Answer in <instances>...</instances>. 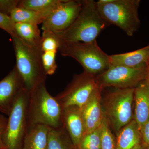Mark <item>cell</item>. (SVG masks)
Here are the masks:
<instances>
[{
    "label": "cell",
    "mask_w": 149,
    "mask_h": 149,
    "mask_svg": "<svg viewBox=\"0 0 149 149\" xmlns=\"http://www.w3.org/2000/svg\"><path fill=\"white\" fill-rule=\"evenodd\" d=\"M109 25L99 13L96 2L84 0L82 10L72 24L64 31L54 34L59 42H91L96 41Z\"/></svg>",
    "instance_id": "1"
},
{
    "label": "cell",
    "mask_w": 149,
    "mask_h": 149,
    "mask_svg": "<svg viewBox=\"0 0 149 149\" xmlns=\"http://www.w3.org/2000/svg\"><path fill=\"white\" fill-rule=\"evenodd\" d=\"M62 111L58 102L47 90L46 82L40 83L29 92L27 132L38 124L47 125L51 128L61 127Z\"/></svg>",
    "instance_id": "2"
},
{
    "label": "cell",
    "mask_w": 149,
    "mask_h": 149,
    "mask_svg": "<svg viewBox=\"0 0 149 149\" xmlns=\"http://www.w3.org/2000/svg\"><path fill=\"white\" fill-rule=\"evenodd\" d=\"M11 37L16 58L15 67L23 88L30 92L38 84L46 81L47 74L41 59L42 53L29 45L17 34Z\"/></svg>",
    "instance_id": "3"
},
{
    "label": "cell",
    "mask_w": 149,
    "mask_h": 149,
    "mask_svg": "<svg viewBox=\"0 0 149 149\" xmlns=\"http://www.w3.org/2000/svg\"><path fill=\"white\" fill-rule=\"evenodd\" d=\"M140 2V0H100L96 4L101 16L108 24L115 25L128 36H132L141 24Z\"/></svg>",
    "instance_id": "4"
},
{
    "label": "cell",
    "mask_w": 149,
    "mask_h": 149,
    "mask_svg": "<svg viewBox=\"0 0 149 149\" xmlns=\"http://www.w3.org/2000/svg\"><path fill=\"white\" fill-rule=\"evenodd\" d=\"M58 51L63 56L77 61L84 71L97 76L111 66L109 55L102 50L97 40L91 42H59Z\"/></svg>",
    "instance_id": "5"
},
{
    "label": "cell",
    "mask_w": 149,
    "mask_h": 149,
    "mask_svg": "<svg viewBox=\"0 0 149 149\" xmlns=\"http://www.w3.org/2000/svg\"><path fill=\"white\" fill-rule=\"evenodd\" d=\"M135 88H116L104 100L102 105L104 116L117 135L133 119Z\"/></svg>",
    "instance_id": "6"
},
{
    "label": "cell",
    "mask_w": 149,
    "mask_h": 149,
    "mask_svg": "<svg viewBox=\"0 0 149 149\" xmlns=\"http://www.w3.org/2000/svg\"><path fill=\"white\" fill-rule=\"evenodd\" d=\"M29 91L22 88L19 93L8 115L3 136L6 149H21L27 133Z\"/></svg>",
    "instance_id": "7"
},
{
    "label": "cell",
    "mask_w": 149,
    "mask_h": 149,
    "mask_svg": "<svg viewBox=\"0 0 149 149\" xmlns=\"http://www.w3.org/2000/svg\"><path fill=\"white\" fill-rule=\"evenodd\" d=\"M98 87L95 76L84 71L75 75L64 91L55 98L62 109L72 106L82 108Z\"/></svg>",
    "instance_id": "8"
},
{
    "label": "cell",
    "mask_w": 149,
    "mask_h": 149,
    "mask_svg": "<svg viewBox=\"0 0 149 149\" xmlns=\"http://www.w3.org/2000/svg\"><path fill=\"white\" fill-rule=\"evenodd\" d=\"M146 65L130 68L111 65L106 70L95 76L96 80L102 89L108 87L134 88L145 80Z\"/></svg>",
    "instance_id": "9"
},
{
    "label": "cell",
    "mask_w": 149,
    "mask_h": 149,
    "mask_svg": "<svg viewBox=\"0 0 149 149\" xmlns=\"http://www.w3.org/2000/svg\"><path fill=\"white\" fill-rule=\"evenodd\" d=\"M83 1L61 0L42 24L43 32L56 34L74 22L82 10Z\"/></svg>",
    "instance_id": "10"
},
{
    "label": "cell",
    "mask_w": 149,
    "mask_h": 149,
    "mask_svg": "<svg viewBox=\"0 0 149 149\" xmlns=\"http://www.w3.org/2000/svg\"><path fill=\"white\" fill-rule=\"evenodd\" d=\"M23 88L15 66L0 81V112L8 116L17 97Z\"/></svg>",
    "instance_id": "11"
},
{
    "label": "cell",
    "mask_w": 149,
    "mask_h": 149,
    "mask_svg": "<svg viewBox=\"0 0 149 149\" xmlns=\"http://www.w3.org/2000/svg\"><path fill=\"white\" fill-rule=\"evenodd\" d=\"M62 109V125L67 131L72 144L77 148L86 131L82 109L72 106Z\"/></svg>",
    "instance_id": "12"
},
{
    "label": "cell",
    "mask_w": 149,
    "mask_h": 149,
    "mask_svg": "<svg viewBox=\"0 0 149 149\" xmlns=\"http://www.w3.org/2000/svg\"><path fill=\"white\" fill-rule=\"evenodd\" d=\"M102 91L99 87L97 88L88 102L81 108L85 121V135L100 127L104 117L101 104Z\"/></svg>",
    "instance_id": "13"
},
{
    "label": "cell",
    "mask_w": 149,
    "mask_h": 149,
    "mask_svg": "<svg viewBox=\"0 0 149 149\" xmlns=\"http://www.w3.org/2000/svg\"><path fill=\"white\" fill-rule=\"evenodd\" d=\"M134 120L141 133L149 118V87L145 80L135 88Z\"/></svg>",
    "instance_id": "14"
},
{
    "label": "cell",
    "mask_w": 149,
    "mask_h": 149,
    "mask_svg": "<svg viewBox=\"0 0 149 149\" xmlns=\"http://www.w3.org/2000/svg\"><path fill=\"white\" fill-rule=\"evenodd\" d=\"M109 57L111 65L136 68L147 65L149 61V45L137 50Z\"/></svg>",
    "instance_id": "15"
},
{
    "label": "cell",
    "mask_w": 149,
    "mask_h": 149,
    "mask_svg": "<svg viewBox=\"0 0 149 149\" xmlns=\"http://www.w3.org/2000/svg\"><path fill=\"white\" fill-rule=\"evenodd\" d=\"M117 136L116 149H132L142 143V135L134 119L121 129Z\"/></svg>",
    "instance_id": "16"
},
{
    "label": "cell",
    "mask_w": 149,
    "mask_h": 149,
    "mask_svg": "<svg viewBox=\"0 0 149 149\" xmlns=\"http://www.w3.org/2000/svg\"><path fill=\"white\" fill-rule=\"evenodd\" d=\"M49 126L35 125L27 131L21 149H48Z\"/></svg>",
    "instance_id": "17"
},
{
    "label": "cell",
    "mask_w": 149,
    "mask_h": 149,
    "mask_svg": "<svg viewBox=\"0 0 149 149\" xmlns=\"http://www.w3.org/2000/svg\"><path fill=\"white\" fill-rule=\"evenodd\" d=\"M16 34L25 42L42 54L41 50L42 36L38 25L26 23L14 24Z\"/></svg>",
    "instance_id": "18"
},
{
    "label": "cell",
    "mask_w": 149,
    "mask_h": 149,
    "mask_svg": "<svg viewBox=\"0 0 149 149\" xmlns=\"http://www.w3.org/2000/svg\"><path fill=\"white\" fill-rule=\"evenodd\" d=\"M52 11H35L17 7L12 11L10 16L14 23H26L38 25L42 24Z\"/></svg>",
    "instance_id": "19"
},
{
    "label": "cell",
    "mask_w": 149,
    "mask_h": 149,
    "mask_svg": "<svg viewBox=\"0 0 149 149\" xmlns=\"http://www.w3.org/2000/svg\"><path fill=\"white\" fill-rule=\"evenodd\" d=\"M62 125L57 128L49 129L48 149H75L69 136Z\"/></svg>",
    "instance_id": "20"
},
{
    "label": "cell",
    "mask_w": 149,
    "mask_h": 149,
    "mask_svg": "<svg viewBox=\"0 0 149 149\" xmlns=\"http://www.w3.org/2000/svg\"><path fill=\"white\" fill-rule=\"evenodd\" d=\"M61 0H22L17 7L38 12L52 11Z\"/></svg>",
    "instance_id": "21"
},
{
    "label": "cell",
    "mask_w": 149,
    "mask_h": 149,
    "mask_svg": "<svg viewBox=\"0 0 149 149\" xmlns=\"http://www.w3.org/2000/svg\"><path fill=\"white\" fill-rule=\"evenodd\" d=\"M101 126L85 135L76 149H101Z\"/></svg>",
    "instance_id": "22"
},
{
    "label": "cell",
    "mask_w": 149,
    "mask_h": 149,
    "mask_svg": "<svg viewBox=\"0 0 149 149\" xmlns=\"http://www.w3.org/2000/svg\"><path fill=\"white\" fill-rule=\"evenodd\" d=\"M101 149H116V140L113 135L109 124L104 117L101 126Z\"/></svg>",
    "instance_id": "23"
},
{
    "label": "cell",
    "mask_w": 149,
    "mask_h": 149,
    "mask_svg": "<svg viewBox=\"0 0 149 149\" xmlns=\"http://www.w3.org/2000/svg\"><path fill=\"white\" fill-rule=\"evenodd\" d=\"M41 42L42 52H57L59 47V42L56 37L52 33L43 32Z\"/></svg>",
    "instance_id": "24"
},
{
    "label": "cell",
    "mask_w": 149,
    "mask_h": 149,
    "mask_svg": "<svg viewBox=\"0 0 149 149\" xmlns=\"http://www.w3.org/2000/svg\"><path fill=\"white\" fill-rule=\"evenodd\" d=\"M56 52H45L41 56L42 64L45 72L47 75H52L57 68L56 61Z\"/></svg>",
    "instance_id": "25"
},
{
    "label": "cell",
    "mask_w": 149,
    "mask_h": 149,
    "mask_svg": "<svg viewBox=\"0 0 149 149\" xmlns=\"http://www.w3.org/2000/svg\"><path fill=\"white\" fill-rule=\"evenodd\" d=\"M14 24L10 16L0 12V28L7 32L11 37L16 34L15 30Z\"/></svg>",
    "instance_id": "26"
},
{
    "label": "cell",
    "mask_w": 149,
    "mask_h": 149,
    "mask_svg": "<svg viewBox=\"0 0 149 149\" xmlns=\"http://www.w3.org/2000/svg\"><path fill=\"white\" fill-rule=\"evenodd\" d=\"M19 2L18 0H0V12L10 16L12 11L17 7Z\"/></svg>",
    "instance_id": "27"
},
{
    "label": "cell",
    "mask_w": 149,
    "mask_h": 149,
    "mask_svg": "<svg viewBox=\"0 0 149 149\" xmlns=\"http://www.w3.org/2000/svg\"><path fill=\"white\" fill-rule=\"evenodd\" d=\"M142 143L146 149L149 148V118L144 125L142 132Z\"/></svg>",
    "instance_id": "28"
},
{
    "label": "cell",
    "mask_w": 149,
    "mask_h": 149,
    "mask_svg": "<svg viewBox=\"0 0 149 149\" xmlns=\"http://www.w3.org/2000/svg\"><path fill=\"white\" fill-rule=\"evenodd\" d=\"M8 118L0 114V149H6L3 141V136L5 130Z\"/></svg>",
    "instance_id": "29"
},
{
    "label": "cell",
    "mask_w": 149,
    "mask_h": 149,
    "mask_svg": "<svg viewBox=\"0 0 149 149\" xmlns=\"http://www.w3.org/2000/svg\"><path fill=\"white\" fill-rule=\"evenodd\" d=\"M145 81L149 87V62L147 64L146 68V77Z\"/></svg>",
    "instance_id": "30"
},
{
    "label": "cell",
    "mask_w": 149,
    "mask_h": 149,
    "mask_svg": "<svg viewBox=\"0 0 149 149\" xmlns=\"http://www.w3.org/2000/svg\"><path fill=\"white\" fill-rule=\"evenodd\" d=\"M132 149H146L145 147H144L143 144L141 143L139 144V145L136 146L134 147Z\"/></svg>",
    "instance_id": "31"
},
{
    "label": "cell",
    "mask_w": 149,
    "mask_h": 149,
    "mask_svg": "<svg viewBox=\"0 0 149 149\" xmlns=\"http://www.w3.org/2000/svg\"><path fill=\"white\" fill-rule=\"evenodd\" d=\"M146 149H149V148H147Z\"/></svg>",
    "instance_id": "32"
},
{
    "label": "cell",
    "mask_w": 149,
    "mask_h": 149,
    "mask_svg": "<svg viewBox=\"0 0 149 149\" xmlns=\"http://www.w3.org/2000/svg\"><path fill=\"white\" fill-rule=\"evenodd\" d=\"M75 149H76V148H75Z\"/></svg>",
    "instance_id": "33"
},
{
    "label": "cell",
    "mask_w": 149,
    "mask_h": 149,
    "mask_svg": "<svg viewBox=\"0 0 149 149\" xmlns=\"http://www.w3.org/2000/svg\"><path fill=\"white\" fill-rule=\"evenodd\" d=\"M149 62H148V63H149Z\"/></svg>",
    "instance_id": "34"
}]
</instances>
